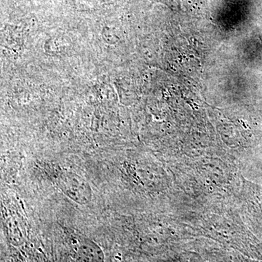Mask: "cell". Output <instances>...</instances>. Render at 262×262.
I'll return each instance as SVG.
<instances>
[{
    "mask_svg": "<svg viewBox=\"0 0 262 262\" xmlns=\"http://www.w3.org/2000/svg\"><path fill=\"white\" fill-rule=\"evenodd\" d=\"M58 183L62 191L77 203L84 204L91 199V187L80 176L67 172L62 174Z\"/></svg>",
    "mask_w": 262,
    "mask_h": 262,
    "instance_id": "1",
    "label": "cell"
},
{
    "mask_svg": "<svg viewBox=\"0 0 262 262\" xmlns=\"http://www.w3.org/2000/svg\"><path fill=\"white\" fill-rule=\"evenodd\" d=\"M76 262H104L101 248L89 239L81 241L75 252Z\"/></svg>",
    "mask_w": 262,
    "mask_h": 262,
    "instance_id": "2",
    "label": "cell"
}]
</instances>
